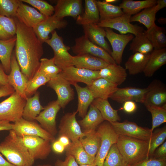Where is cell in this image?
Returning a JSON list of instances; mask_svg holds the SVG:
<instances>
[{
  "label": "cell",
  "instance_id": "cell-19",
  "mask_svg": "<svg viewBox=\"0 0 166 166\" xmlns=\"http://www.w3.org/2000/svg\"><path fill=\"white\" fill-rule=\"evenodd\" d=\"M143 103L148 106H166V89L160 81L154 80L147 87Z\"/></svg>",
  "mask_w": 166,
  "mask_h": 166
},
{
  "label": "cell",
  "instance_id": "cell-45",
  "mask_svg": "<svg viewBox=\"0 0 166 166\" xmlns=\"http://www.w3.org/2000/svg\"><path fill=\"white\" fill-rule=\"evenodd\" d=\"M50 80L42 74L37 71L27 83L26 90L27 97H31L40 87L47 83Z\"/></svg>",
  "mask_w": 166,
  "mask_h": 166
},
{
  "label": "cell",
  "instance_id": "cell-5",
  "mask_svg": "<svg viewBox=\"0 0 166 166\" xmlns=\"http://www.w3.org/2000/svg\"><path fill=\"white\" fill-rule=\"evenodd\" d=\"M97 131L101 138L99 149L94 162L97 166H103L105 158L112 146L117 141L118 135L111 123L104 121L98 127Z\"/></svg>",
  "mask_w": 166,
  "mask_h": 166
},
{
  "label": "cell",
  "instance_id": "cell-57",
  "mask_svg": "<svg viewBox=\"0 0 166 166\" xmlns=\"http://www.w3.org/2000/svg\"><path fill=\"white\" fill-rule=\"evenodd\" d=\"M12 123L6 121H0V131L12 129Z\"/></svg>",
  "mask_w": 166,
  "mask_h": 166
},
{
  "label": "cell",
  "instance_id": "cell-44",
  "mask_svg": "<svg viewBox=\"0 0 166 166\" xmlns=\"http://www.w3.org/2000/svg\"><path fill=\"white\" fill-rule=\"evenodd\" d=\"M62 71L55 63L53 57L42 58L37 71L50 79L57 76Z\"/></svg>",
  "mask_w": 166,
  "mask_h": 166
},
{
  "label": "cell",
  "instance_id": "cell-64",
  "mask_svg": "<svg viewBox=\"0 0 166 166\" xmlns=\"http://www.w3.org/2000/svg\"><path fill=\"white\" fill-rule=\"evenodd\" d=\"M35 166H52L51 165L49 164H45L43 165H39Z\"/></svg>",
  "mask_w": 166,
  "mask_h": 166
},
{
  "label": "cell",
  "instance_id": "cell-41",
  "mask_svg": "<svg viewBox=\"0 0 166 166\" xmlns=\"http://www.w3.org/2000/svg\"><path fill=\"white\" fill-rule=\"evenodd\" d=\"M153 49L152 44L144 32L135 36L130 45L129 50L134 53L149 54L153 51Z\"/></svg>",
  "mask_w": 166,
  "mask_h": 166
},
{
  "label": "cell",
  "instance_id": "cell-33",
  "mask_svg": "<svg viewBox=\"0 0 166 166\" xmlns=\"http://www.w3.org/2000/svg\"><path fill=\"white\" fill-rule=\"evenodd\" d=\"M150 53L135 52L130 56L125 64V69L129 74L135 75L143 72Z\"/></svg>",
  "mask_w": 166,
  "mask_h": 166
},
{
  "label": "cell",
  "instance_id": "cell-28",
  "mask_svg": "<svg viewBox=\"0 0 166 166\" xmlns=\"http://www.w3.org/2000/svg\"><path fill=\"white\" fill-rule=\"evenodd\" d=\"M105 120L100 111L91 104L89 111L82 119L78 121L83 132L96 130Z\"/></svg>",
  "mask_w": 166,
  "mask_h": 166
},
{
  "label": "cell",
  "instance_id": "cell-58",
  "mask_svg": "<svg viewBox=\"0 0 166 166\" xmlns=\"http://www.w3.org/2000/svg\"><path fill=\"white\" fill-rule=\"evenodd\" d=\"M58 140L66 148L70 144V139L66 136L62 135L59 136Z\"/></svg>",
  "mask_w": 166,
  "mask_h": 166
},
{
  "label": "cell",
  "instance_id": "cell-30",
  "mask_svg": "<svg viewBox=\"0 0 166 166\" xmlns=\"http://www.w3.org/2000/svg\"><path fill=\"white\" fill-rule=\"evenodd\" d=\"M76 90L78 97V105L77 111L78 116L83 118L87 113L89 107L94 98L88 87L81 86L77 83L73 85Z\"/></svg>",
  "mask_w": 166,
  "mask_h": 166
},
{
  "label": "cell",
  "instance_id": "cell-63",
  "mask_svg": "<svg viewBox=\"0 0 166 166\" xmlns=\"http://www.w3.org/2000/svg\"><path fill=\"white\" fill-rule=\"evenodd\" d=\"M79 166H97L94 162L89 164H84L79 165Z\"/></svg>",
  "mask_w": 166,
  "mask_h": 166
},
{
  "label": "cell",
  "instance_id": "cell-48",
  "mask_svg": "<svg viewBox=\"0 0 166 166\" xmlns=\"http://www.w3.org/2000/svg\"><path fill=\"white\" fill-rule=\"evenodd\" d=\"M21 2L18 0H0V15L9 18H15Z\"/></svg>",
  "mask_w": 166,
  "mask_h": 166
},
{
  "label": "cell",
  "instance_id": "cell-52",
  "mask_svg": "<svg viewBox=\"0 0 166 166\" xmlns=\"http://www.w3.org/2000/svg\"><path fill=\"white\" fill-rule=\"evenodd\" d=\"M151 157L158 159L166 160V141L156 149Z\"/></svg>",
  "mask_w": 166,
  "mask_h": 166
},
{
  "label": "cell",
  "instance_id": "cell-59",
  "mask_svg": "<svg viewBox=\"0 0 166 166\" xmlns=\"http://www.w3.org/2000/svg\"><path fill=\"white\" fill-rule=\"evenodd\" d=\"M0 166H15L5 159L0 152Z\"/></svg>",
  "mask_w": 166,
  "mask_h": 166
},
{
  "label": "cell",
  "instance_id": "cell-29",
  "mask_svg": "<svg viewBox=\"0 0 166 166\" xmlns=\"http://www.w3.org/2000/svg\"><path fill=\"white\" fill-rule=\"evenodd\" d=\"M166 63V48L154 49L150 53L143 71L146 77H151L161 67Z\"/></svg>",
  "mask_w": 166,
  "mask_h": 166
},
{
  "label": "cell",
  "instance_id": "cell-26",
  "mask_svg": "<svg viewBox=\"0 0 166 166\" xmlns=\"http://www.w3.org/2000/svg\"><path fill=\"white\" fill-rule=\"evenodd\" d=\"M87 86L94 99H108L118 88L116 85L100 77L95 80Z\"/></svg>",
  "mask_w": 166,
  "mask_h": 166
},
{
  "label": "cell",
  "instance_id": "cell-15",
  "mask_svg": "<svg viewBox=\"0 0 166 166\" xmlns=\"http://www.w3.org/2000/svg\"><path fill=\"white\" fill-rule=\"evenodd\" d=\"M104 28L106 31V37L110 43L112 48L110 55L115 63L120 65L122 62L123 54L125 47L132 40L134 36L130 34H118L110 28Z\"/></svg>",
  "mask_w": 166,
  "mask_h": 166
},
{
  "label": "cell",
  "instance_id": "cell-62",
  "mask_svg": "<svg viewBox=\"0 0 166 166\" xmlns=\"http://www.w3.org/2000/svg\"><path fill=\"white\" fill-rule=\"evenodd\" d=\"M118 1L117 0H105V1L107 3L112 4L111 3L116 2Z\"/></svg>",
  "mask_w": 166,
  "mask_h": 166
},
{
  "label": "cell",
  "instance_id": "cell-1",
  "mask_svg": "<svg viewBox=\"0 0 166 166\" xmlns=\"http://www.w3.org/2000/svg\"><path fill=\"white\" fill-rule=\"evenodd\" d=\"M16 30L14 51L21 70L29 80L39 67L44 53L43 43L32 28L28 27L15 18Z\"/></svg>",
  "mask_w": 166,
  "mask_h": 166
},
{
  "label": "cell",
  "instance_id": "cell-40",
  "mask_svg": "<svg viewBox=\"0 0 166 166\" xmlns=\"http://www.w3.org/2000/svg\"><path fill=\"white\" fill-rule=\"evenodd\" d=\"M96 2L99 11L100 21L117 17L124 13L119 6L105 1L96 0Z\"/></svg>",
  "mask_w": 166,
  "mask_h": 166
},
{
  "label": "cell",
  "instance_id": "cell-9",
  "mask_svg": "<svg viewBox=\"0 0 166 166\" xmlns=\"http://www.w3.org/2000/svg\"><path fill=\"white\" fill-rule=\"evenodd\" d=\"M27 148L30 155L35 160L45 159L51 151L50 142L37 136H18Z\"/></svg>",
  "mask_w": 166,
  "mask_h": 166
},
{
  "label": "cell",
  "instance_id": "cell-10",
  "mask_svg": "<svg viewBox=\"0 0 166 166\" xmlns=\"http://www.w3.org/2000/svg\"><path fill=\"white\" fill-rule=\"evenodd\" d=\"M12 130L18 136H37L52 143L55 140L54 136L43 129L35 121H27L22 118L12 123Z\"/></svg>",
  "mask_w": 166,
  "mask_h": 166
},
{
  "label": "cell",
  "instance_id": "cell-38",
  "mask_svg": "<svg viewBox=\"0 0 166 166\" xmlns=\"http://www.w3.org/2000/svg\"><path fill=\"white\" fill-rule=\"evenodd\" d=\"M156 0H144L135 1L132 0H124L119 6L124 13L132 16L140 12L141 10L155 5Z\"/></svg>",
  "mask_w": 166,
  "mask_h": 166
},
{
  "label": "cell",
  "instance_id": "cell-34",
  "mask_svg": "<svg viewBox=\"0 0 166 166\" xmlns=\"http://www.w3.org/2000/svg\"><path fill=\"white\" fill-rule=\"evenodd\" d=\"M44 109L40 102L39 93L37 91L33 97L26 99L22 118L27 121H36V118Z\"/></svg>",
  "mask_w": 166,
  "mask_h": 166
},
{
  "label": "cell",
  "instance_id": "cell-46",
  "mask_svg": "<svg viewBox=\"0 0 166 166\" xmlns=\"http://www.w3.org/2000/svg\"><path fill=\"white\" fill-rule=\"evenodd\" d=\"M146 108L152 115V127L150 129L152 132L155 128L166 122V106H148Z\"/></svg>",
  "mask_w": 166,
  "mask_h": 166
},
{
  "label": "cell",
  "instance_id": "cell-8",
  "mask_svg": "<svg viewBox=\"0 0 166 166\" xmlns=\"http://www.w3.org/2000/svg\"><path fill=\"white\" fill-rule=\"evenodd\" d=\"M131 16L124 13L114 18L101 21L97 25L104 28L114 29L121 34H130L136 36L143 33L144 30L143 28L131 23L130 19Z\"/></svg>",
  "mask_w": 166,
  "mask_h": 166
},
{
  "label": "cell",
  "instance_id": "cell-49",
  "mask_svg": "<svg viewBox=\"0 0 166 166\" xmlns=\"http://www.w3.org/2000/svg\"><path fill=\"white\" fill-rule=\"evenodd\" d=\"M23 2L28 3L38 9L39 12L48 17L53 14L54 7L46 1L42 0H21Z\"/></svg>",
  "mask_w": 166,
  "mask_h": 166
},
{
  "label": "cell",
  "instance_id": "cell-36",
  "mask_svg": "<svg viewBox=\"0 0 166 166\" xmlns=\"http://www.w3.org/2000/svg\"><path fill=\"white\" fill-rule=\"evenodd\" d=\"M144 33L152 44L154 49L165 48L166 46V36L164 28L156 24Z\"/></svg>",
  "mask_w": 166,
  "mask_h": 166
},
{
  "label": "cell",
  "instance_id": "cell-35",
  "mask_svg": "<svg viewBox=\"0 0 166 166\" xmlns=\"http://www.w3.org/2000/svg\"><path fill=\"white\" fill-rule=\"evenodd\" d=\"M16 42V36L7 40H0V60L7 74L10 72L11 58Z\"/></svg>",
  "mask_w": 166,
  "mask_h": 166
},
{
  "label": "cell",
  "instance_id": "cell-25",
  "mask_svg": "<svg viewBox=\"0 0 166 166\" xmlns=\"http://www.w3.org/2000/svg\"><path fill=\"white\" fill-rule=\"evenodd\" d=\"M109 64L101 58L89 54L73 56L72 65L78 68L97 71L106 67Z\"/></svg>",
  "mask_w": 166,
  "mask_h": 166
},
{
  "label": "cell",
  "instance_id": "cell-14",
  "mask_svg": "<svg viewBox=\"0 0 166 166\" xmlns=\"http://www.w3.org/2000/svg\"><path fill=\"white\" fill-rule=\"evenodd\" d=\"M70 83L59 74L50 80L47 86L53 89L56 93L61 108L66 106L74 99V91Z\"/></svg>",
  "mask_w": 166,
  "mask_h": 166
},
{
  "label": "cell",
  "instance_id": "cell-16",
  "mask_svg": "<svg viewBox=\"0 0 166 166\" xmlns=\"http://www.w3.org/2000/svg\"><path fill=\"white\" fill-rule=\"evenodd\" d=\"M77 111L65 113L61 118L59 126L58 136L64 135L71 141L79 140L85 135L77 121Z\"/></svg>",
  "mask_w": 166,
  "mask_h": 166
},
{
  "label": "cell",
  "instance_id": "cell-32",
  "mask_svg": "<svg viewBox=\"0 0 166 166\" xmlns=\"http://www.w3.org/2000/svg\"><path fill=\"white\" fill-rule=\"evenodd\" d=\"M65 150L66 156H72L79 165L91 164L94 162L95 159L87 153L79 140L71 141Z\"/></svg>",
  "mask_w": 166,
  "mask_h": 166
},
{
  "label": "cell",
  "instance_id": "cell-53",
  "mask_svg": "<svg viewBox=\"0 0 166 166\" xmlns=\"http://www.w3.org/2000/svg\"><path fill=\"white\" fill-rule=\"evenodd\" d=\"M137 109V105L135 102L132 101H125L123 103V106L119 110H123L129 114L135 112Z\"/></svg>",
  "mask_w": 166,
  "mask_h": 166
},
{
  "label": "cell",
  "instance_id": "cell-4",
  "mask_svg": "<svg viewBox=\"0 0 166 166\" xmlns=\"http://www.w3.org/2000/svg\"><path fill=\"white\" fill-rule=\"evenodd\" d=\"M26 100L14 92L0 102V121L15 122L22 118Z\"/></svg>",
  "mask_w": 166,
  "mask_h": 166
},
{
  "label": "cell",
  "instance_id": "cell-12",
  "mask_svg": "<svg viewBox=\"0 0 166 166\" xmlns=\"http://www.w3.org/2000/svg\"><path fill=\"white\" fill-rule=\"evenodd\" d=\"M99 70L94 71L72 65L63 69L59 73L71 85L81 82L89 85L95 79L100 78Z\"/></svg>",
  "mask_w": 166,
  "mask_h": 166
},
{
  "label": "cell",
  "instance_id": "cell-21",
  "mask_svg": "<svg viewBox=\"0 0 166 166\" xmlns=\"http://www.w3.org/2000/svg\"><path fill=\"white\" fill-rule=\"evenodd\" d=\"M82 1L81 0H59L54 6L53 14L60 19L66 17L74 19L82 14Z\"/></svg>",
  "mask_w": 166,
  "mask_h": 166
},
{
  "label": "cell",
  "instance_id": "cell-20",
  "mask_svg": "<svg viewBox=\"0 0 166 166\" xmlns=\"http://www.w3.org/2000/svg\"><path fill=\"white\" fill-rule=\"evenodd\" d=\"M47 17L35 8L24 3L21 1L15 18L26 26L32 28Z\"/></svg>",
  "mask_w": 166,
  "mask_h": 166
},
{
  "label": "cell",
  "instance_id": "cell-17",
  "mask_svg": "<svg viewBox=\"0 0 166 166\" xmlns=\"http://www.w3.org/2000/svg\"><path fill=\"white\" fill-rule=\"evenodd\" d=\"M29 81L21 72L14 52H13L10 62V71L8 75V84L12 87L15 92L24 99H27L26 90Z\"/></svg>",
  "mask_w": 166,
  "mask_h": 166
},
{
  "label": "cell",
  "instance_id": "cell-22",
  "mask_svg": "<svg viewBox=\"0 0 166 166\" xmlns=\"http://www.w3.org/2000/svg\"><path fill=\"white\" fill-rule=\"evenodd\" d=\"M147 88L131 87L118 88L110 97L113 100L120 103L128 101H132L143 103L145 94Z\"/></svg>",
  "mask_w": 166,
  "mask_h": 166
},
{
  "label": "cell",
  "instance_id": "cell-54",
  "mask_svg": "<svg viewBox=\"0 0 166 166\" xmlns=\"http://www.w3.org/2000/svg\"><path fill=\"white\" fill-rule=\"evenodd\" d=\"M14 88L9 84L0 87V98L10 95L15 92Z\"/></svg>",
  "mask_w": 166,
  "mask_h": 166
},
{
  "label": "cell",
  "instance_id": "cell-55",
  "mask_svg": "<svg viewBox=\"0 0 166 166\" xmlns=\"http://www.w3.org/2000/svg\"><path fill=\"white\" fill-rule=\"evenodd\" d=\"M51 148L53 151L57 154H61L65 150V147L58 141L55 140L52 142Z\"/></svg>",
  "mask_w": 166,
  "mask_h": 166
},
{
  "label": "cell",
  "instance_id": "cell-42",
  "mask_svg": "<svg viewBox=\"0 0 166 166\" xmlns=\"http://www.w3.org/2000/svg\"><path fill=\"white\" fill-rule=\"evenodd\" d=\"M16 26L15 18L0 15V40H6L16 35Z\"/></svg>",
  "mask_w": 166,
  "mask_h": 166
},
{
  "label": "cell",
  "instance_id": "cell-60",
  "mask_svg": "<svg viewBox=\"0 0 166 166\" xmlns=\"http://www.w3.org/2000/svg\"><path fill=\"white\" fill-rule=\"evenodd\" d=\"M156 7L158 11L164 8L166 6V0H157Z\"/></svg>",
  "mask_w": 166,
  "mask_h": 166
},
{
  "label": "cell",
  "instance_id": "cell-24",
  "mask_svg": "<svg viewBox=\"0 0 166 166\" xmlns=\"http://www.w3.org/2000/svg\"><path fill=\"white\" fill-rule=\"evenodd\" d=\"M100 78H103L117 86L126 80L127 73L125 69L116 64H109L99 72Z\"/></svg>",
  "mask_w": 166,
  "mask_h": 166
},
{
  "label": "cell",
  "instance_id": "cell-43",
  "mask_svg": "<svg viewBox=\"0 0 166 166\" xmlns=\"http://www.w3.org/2000/svg\"><path fill=\"white\" fill-rule=\"evenodd\" d=\"M103 166H129L119 150L116 143L113 144L109 151Z\"/></svg>",
  "mask_w": 166,
  "mask_h": 166
},
{
  "label": "cell",
  "instance_id": "cell-11",
  "mask_svg": "<svg viewBox=\"0 0 166 166\" xmlns=\"http://www.w3.org/2000/svg\"><path fill=\"white\" fill-rule=\"evenodd\" d=\"M118 135H123L149 141L152 134L151 129L138 125L136 123L125 120L110 122Z\"/></svg>",
  "mask_w": 166,
  "mask_h": 166
},
{
  "label": "cell",
  "instance_id": "cell-39",
  "mask_svg": "<svg viewBox=\"0 0 166 166\" xmlns=\"http://www.w3.org/2000/svg\"><path fill=\"white\" fill-rule=\"evenodd\" d=\"M156 5L146 8L139 13L131 16L130 22H138L149 29L155 25L156 13L158 12Z\"/></svg>",
  "mask_w": 166,
  "mask_h": 166
},
{
  "label": "cell",
  "instance_id": "cell-13",
  "mask_svg": "<svg viewBox=\"0 0 166 166\" xmlns=\"http://www.w3.org/2000/svg\"><path fill=\"white\" fill-rule=\"evenodd\" d=\"M61 108L57 100L49 102L35 119L41 126L53 136L58 132L56 126L57 114Z\"/></svg>",
  "mask_w": 166,
  "mask_h": 166
},
{
  "label": "cell",
  "instance_id": "cell-27",
  "mask_svg": "<svg viewBox=\"0 0 166 166\" xmlns=\"http://www.w3.org/2000/svg\"><path fill=\"white\" fill-rule=\"evenodd\" d=\"M76 23L82 26L97 24L100 21L99 10L96 0H85L84 12L76 19Z\"/></svg>",
  "mask_w": 166,
  "mask_h": 166
},
{
  "label": "cell",
  "instance_id": "cell-3",
  "mask_svg": "<svg viewBox=\"0 0 166 166\" xmlns=\"http://www.w3.org/2000/svg\"><path fill=\"white\" fill-rule=\"evenodd\" d=\"M116 144L129 166L133 165L149 158V141L118 135Z\"/></svg>",
  "mask_w": 166,
  "mask_h": 166
},
{
  "label": "cell",
  "instance_id": "cell-18",
  "mask_svg": "<svg viewBox=\"0 0 166 166\" xmlns=\"http://www.w3.org/2000/svg\"><path fill=\"white\" fill-rule=\"evenodd\" d=\"M67 21L59 19L53 15L34 26L32 29L38 39L43 43L49 38V35L55 29L65 28Z\"/></svg>",
  "mask_w": 166,
  "mask_h": 166
},
{
  "label": "cell",
  "instance_id": "cell-7",
  "mask_svg": "<svg viewBox=\"0 0 166 166\" xmlns=\"http://www.w3.org/2000/svg\"><path fill=\"white\" fill-rule=\"evenodd\" d=\"M71 49L76 55L89 54L101 58L109 64H116L109 53L90 42L84 35L75 39Z\"/></svg>",
  "mask_w": 166,
  "mask_h": 166
},
{
  "label": "cell",
  "instance_id": "cell-2",
  "mask_svg": "<svg viewBox=\"0 0 166 166\" xmlns=\"http://www.w3.org/2000/svg\"><path fill=\"white\" fill-rule=\"evenodd\" d=\"M0 152L15 166H33L34 160L18 136L12 129L0 143Z\"/></svg>",
  "mask_w": 166,
  "mask_h": 166
},
{
  "label": "cell",
  "instance_id": "cell-61",
  "mask_svg": "<svg viewBox=\"0 0 166 166\" xmlns=\"http://www.w3.org/2000/svg\"><path fill=\"white\" fill-rule=\"evenodd\" d=\"M158 21L160 24H164L166 23V19L163 17H161L158 19Z\"/></svg>",
  "mask_w": 166,
  "mask_h": 166
},
{
  "label": "cell",
  "instance_id": "cell-6",
  "mask_svg": "<svg viewBox=\"0 0 166 166\" xmlns=\"http://www.w3.org/2000/svg\"><path fill=\"white\" fill-rule=\"evenodd\" d=\"M51 37L45 42L52 49L53 57L55 64L62 70L72 65L73 56L69 52L70 47L66 45L61 37L54 30L51 33Z\"/></svg>",
  "mask_w": 166,
  "mask_h": 166
},
{
  "label": "cell",
  "instance_id": "cell-51",
  "mask_svg": "<svg viewBox=\"0 0 166 166\" xmlns=\"http://www.w3.org/2000/svg\"><path fill=\"white\" fill-rule=\"evenodd\" d=\"M54 166H79L72 156H66L65 160H62L57 159L54 164Z\"/></svg>",
  "mask_w": 166,
  "mask_h": 166
},
{
  "label": "cell",
  "instance_id": "cell-56",
  "mask_svg": "<svg viewBox=\"0 0 166 166\" xmlns=\"http://www.w3.org/2000/svg\"><path fill=\"white\" fill-rule=\"evenodd\" d=\"M7 75L2 65L0 63V87L8 85Z\"/></svg>",
  "mask_w": 166,
  "mask_h": 166
},
{
  "label": "cell",
  "instance_id": "cell-31",
  "mask_svg": "<svg viewBox=\"0 0 166 166\" xmlns=\"http://www.w3.org/2000/svg\"><path fill=\"white\" fill-rule=\"evenodd\" d=\"M83 132L85 133V136L80 138L79 140L87 153L95 159L100 146V135L96 130Z\"/></svg>",
  "mask_w": 166,
  "mask_h": 166
},
{
  "label": "cell",
  "instance_id": "cell-37",
  "mask_svg": "<svg viewBox=\"0 0 166 166\" xmlns=\"http://www.w3.org/2000/svg\"><path fill=\"white\" fill-rule=\"evenodd\" d=\"M92 104L99 110L105 121L109 122L120 121L118 110L112 108L108 99H95Z\"/></svg>",
  "mask_w": 166,
  "mask_h": 166
},
{
  "label": "cell",
  "instance_id": "cell-47",
  "mask_svg": "<svg viewBox=\"0 0 166 166\" xmlns=\"http://www.w3.org/2000/svg\"><path fill=\"white\" fill-rule=\"evenodd\" d=\"M166 138V127L156 130L152 133L149 141L148 157H151L155 151L164 142Z\"/></svg>",
  "mask_w": 166,
  "mask_h": 166
},
{
  "label": "cell",
  "instance_id": "cell-23",
  "mask_svg": "<svg viewBox=\"0 0 166 166\" xmlns=\"http://www.w3.org/2000/svg\"><path fill=\"white\" fill-rule=\"evenodd\" d=\"M82 27L84 35L90 42L102 48L111 55L112 50L105 39L106 33L104 28L93 24L83 25Z\"/></svg>",
  "mask_w": 166,
  "mask_h": 166
},
{
  "label": "cell",
  "instance_id": "cell-50",
  "mask_svg": "<svg viewBox=\"0 0 166 166\" xmlns=\"http://www.w3.org/2000/svg\"><path fill=\"white\" fill-rule=\"evenodd\" d=\"M129 166H166V160L149 157L135 165Z\"/></svg>",
  "mask_w": 166,
  "mask_h": 166
}]
</instances>
